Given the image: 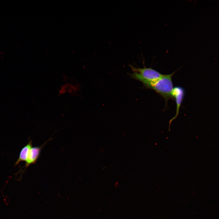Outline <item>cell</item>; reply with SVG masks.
I'll return each instance as SVG.
<instances>
[{
    "mask_svg": "<svg viewBox=\"0 0 219 219\" xmlns=\"http://www.w3.org/2000/svg\"><path fill=\"white\" fill-rule=\"evenodd\" d=\"M50 138L47 142L45 143L43 145L40 146H37L32 147L30 151L27 160L26 162V163L24 166L22 167V168H24V169L22 170V173H23L26 169L30 165L35 163L38 159L43 147L50 140Z\"/></svg>",
    "mask_w": 219,
    "mask_h": 219,
    "instance_id": "3957f363",
    "label": "cell"
},
{
    "mask_svg": "<svg viewBox=\"0 0 219 219\" xmlns=\"http://www.w3.org/2000/svg\"><path fill=\"white\" fill-rule=\"evenodd\" d=\"M133 72L130 74L131 77L141 82L142 81H155L162 77V75L151 68L145 67L142 68H136L130 65Z\"/></svg>",
    "mask_w": 219,
    "mask_h": 219,
    "instance_id": "7a4b0ae2",
    "label": "cell"
},
{
    "mask_svg": "<svg viewBox=\"0 0 219 219\" xmlns=\"http://www.w3.org/2000/svg\"><path fill=\"white\" fill-rule=\"evenodd\" d=\"M176 72L164 75L161 78L154 81H142L144 85L147 88L155 91L163 98L166 103L169 99H174L172 96L173 89L172 77Z\"/></svg>",
    "mask_w": 219,
    "mask_h": 219,
    "instance_id": "6da1fadb",
    "label": "cell"
},
{
    "mask_svg": "<svg viewBox=\"0 0 219 219\" xmlns=\"http://www.w3.org/2000/svg\"><path fill=\"white\" fill-rule=\"evenodd\" d=\"M32 147V141L30 140L27 144L21 150L19 157L15 163V166L21 162H26L28 158L30 151Z\"/></svg>",
    "mask_w": 219,
    "mask_h": 219,
    "instance_id": "5b68a950",
    "label": "cell"
},
{
    "mask_svg": "<svg viewBox=\"0 0 219 219\" xmlns=\"http://www.w3.org/2000/svg\"><path fill=\"white\" fill-rule=\"evenodd\" d=\"M184 94L185 91L183 88L180 86H176L173 88L172 96L174 98H175L176 104V112L175 116L170 120V125L172 121L175 119L178 115L179 109L184 98Z\"/></svg>",
    "mask_w": 219,
    "mask_h": 219,
    "instance_id": "277c9868",
    "label": "cell"
}]
</instances>
